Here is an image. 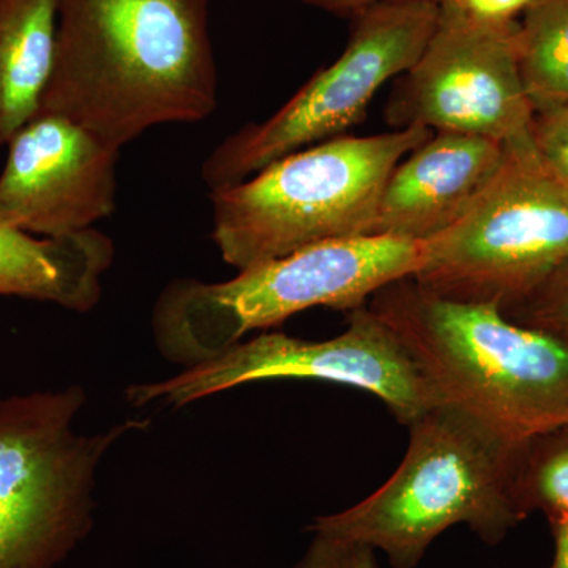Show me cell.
Returning a JSON list of instances; mask_svg holds the SVG:
<instances>
[{
	"label": "cell",
	"mask_w": 568,
	"mask_h": 568,
	"mask_svg": "<svg viewBox=\"0 0 568 568\" xmlns=\"http://www.w3.org/2000/svg\"><path fill=\"white\" fill-rule=\"evenodd\" d=\"M219 103L209 0H61L39 114H58L104 144L153 126L196 123Z\"/></svg>",
	"instance_id": "cell-1"
},
{
	"label": "cell",
	"mask_w": 568,
	"mask_h": 568,
	"mask_svg": "<svg viewBox=\"0 0 568 568\" xmlns=\"http://www.w3.org/2000/svg\"><path fill=\"white\" fill-rule=\"evenodd\" d=\"M446 403L519 444L568 426V346L495 305L462 304L413 278L369 301Z\"/></svg>",
	"instance_id": "cell-2"
},
{
	"label": "cell",
	"mask_w": 568,
	"mask_h": 568,
	"mask_svg": "<svg viewBox=\"0 0 568 568\" xmlns=\"http://www.w3.org/2000/svg\"><path fill=\"white\" fill-rule=\"evenodd\" d=\"M409 446L387 484L310 532L381 549L394 568H416L440 534L469 526L496 545L523 521L515 503L519 444L484 418L440 403L407 425Z\"/></svg>",
	"instance_id": "cell-3"
},
{
	"label": "cell",
	"mask_w": 568,
	"mask_h": 568,
	"mask_svg": "<svg viewBox=\"0 0 568 568\" xmlns=\"http://www.w3.org/2000/svg\"><path fill=\"white\" fill-rule=\"evenodd\" d=\"M424 250L425 242L358 235L253 265L227 282L174 280L153 306L155 345L166 361L189 368L305 310L354 312L388 284L414 276Z\"/></svg>",
	"instance_id": "cell-4"
},
{
	"label": "cell",
	"mask_w": 568,
	"mask_h": 568,
	"mask_svg": "<svg viewBox=\"0 0 568 568\" xmlns=\"http://www.w3.org/2000/svg\"><path fill=\"white\" fill-rule=\"evenodd\" d=\"M433 133L407 126L373 136L342 134L209 192L212 239L224 263L245 271L321 242L375 234L388 175Z\"/></svg>",
	"instance_id": "cell-5"
},
{
	"label": "cell",
	"mask_w": 568,
	"mask_h": 568,
	"mask_svg": "<svg viewBox=\"0 0 568 568\" xmlns=\"http://www.w3.org/2000/svg\"><path fill=\"white\" fill-rule=\"evenodd\" d=\"M80 386L0 399V568H55L93 528L97 474L112 447L149 420L84 435Z\"/></svg>",
	"instance_id": "cell-6"
},
{
	"label": "cell",
	"mask_w": 568,
	"mask_h": 568,
	"mask_svg": "<svg viewBox=\"0 0 568 568\" xmlns=\"http://www.w3.org/2000/svg\"><path fill=\"white\" fill-rule=\"evenodd\" d=\"M506 151L470 211L425 242L410 276L422 290L507 312L568 264V189L541 164L534 140Z\"/></svg>",
	"instance_id": "cell-7"
},
{
	"label": "cell",
	"mask_w": 568,
	"mask_h": 568,
	"mask_svg": "<svg viewBox=\"0 0 568 568\" xmlns=\"http://www.w3.org/2000/svg\"><path fill=\"white\" fill-rule=\"evenodd\" d=\"M439 2L379 3L351 17L349 41L338 59L313 74L271 118L248 123L204 160L209 192L246 181L310 145L342 136L365 118L377 91L402 77L435 32Z\"/></svg>",
	"instance_id": "cell-8"
},
{
	"label": "cell",
	"mask_w": 568,
	"mask_h": 568,
	"mask_svg": "<svg viewBox=\"0 0 568 568\" xmlns=\"http://www.w3.org/2000/svg\"><path fill=\"white\" fill-rule=\"evenodd\" d=\"M276 379L324 381L375 395L396 420L410 425L444 402L395 332L369 306L347 313L343 334L323 342L264 332L201 364L155 383L134 384V407L193 405L245 384Z\"/></svg>",
	"instance_id": "cell-9"
},
{
	"label": "cell",
	"mask_w": 568,
	"mask_h": 568,
	"mask_svg": "<svg viewBox=\"0 0 568 568\" xmlns=\"http://www.w3.org/2000/svg\"><path fill=\"white\" fill-rule=\"evenodd\" d=\"M517 22L481 24L439 6L432 39L396 82L387 121L398 129L473 134L504 145L532 140L519 77Z\"/></svg>",
	"instance_id": "cell-10"
},
{
	"label": "cell",
	"mask_w": 568,
	"mask_h": 568,
	"mask_svg": "<svg viewBox=\"0 0 568 568\" xmlns=\"http://www.w3.org/2000/svg\"><path fill=\"white\" fill-rule=\"evenodd\" d=\"M121 151L58 114H37L7 144L0 224L40 237L92 230L111 216Z\"/></svg>",
	"instance_id": "cell-11"
},
{
	"label": "cell",
	"mask_w": 568,
	"mask_h": 568,
	"mask_svg": "<svg viewBox=\"0 0 568 568\" xmlns=\"http://www.w3.org/2000/svg\"><path fill=\"white\" fill-rule=\"evenodd\" d=\"M506 145L473 134L435 132L388 175L375 234L428 242L458 223L506 160Z\"/></svg>",
	"instance_id": "cell-12"
},
{
	"label": "cell",
	"mask_w": 568,
	"mask_h": 568,
	"mask_svg": "<svg viewBox=\"0 0 568 568\" xmlns=\"http://www.w3.org/2000/svg\"><path fill=\"white\" fill-rule=\"evenodd\" d=\"M114 256V241L95 227L51 239L0 224V295L89 313Z\"/></svg>",
	"instance_id": "cell-13"
},
{
	"label": "cell",
	"mask_w": 568,
	"mask_h": 568,
	"mask_svg": "<svg viewBox=\"0 0 568 568\" xmlns=\"http://www.w3.org/2000/svg\"><path fill=\"white\" fill-rule=\"evenodd\" d=\"M61 0H0V148L40 111Z\"/></svg>",
	"instance_id": "cell-14"
},
{
	"label": "cell",
	"mask_w": 568,
	"mask_h": 568,
	"mask_svg": "<svg viewBox=\"0 0 568 568\" xmlns=\"http://www.w3.org/2000/svg\"><path fill=\"white\" fill-rule=\"evenodd\" d=\"M515 47L534 114L568 106V0H537L518 21Z\"/></svg>",
	"instance_id": "cell-15"
},
{
	"label": "cell",
	"mask_w": 568,
	"mask_h": 568,
	"mask_svg": "<svg viewBox=\"0 0 568 568\" xmlns=\"http://www.w3.org/2000/svg\"><path fill=\"white\" fill-rule=\"evenodd\" d=\"M511 487L523 518L537 510L547 517L568 514V426L519 448Z\"/></svg>",
	"instance_id": "cell-16"
},
{
	"label": "cell",
	"mask_w": 568,
	"mask_h": 568,
	"mask_svg": "<svg viewBox=\"0 0 568 568\" xmlns=\"http://www.w3.org/2000/svg\"><path fill=\"white\" fill-rule=\"evenodd\" d=\"M503 313L514 323L555 336L568 346V264Z\"/></svg>",
	"instance_id": "cell-17"
},
{
	"label": "cell",
	"mask_w": 568,
	"mask_h": 568,
	"mask_svg": "<svg viewBox=\"0 0 568 568\" xmlns=\"http://www.w3.org/2000/svg\"><path fill=\"white\" fill-rule=\"evenodd\" d=\"M532 140L541 164L568 189V106L536 115Z\"/></svg>",
	"instance_id": "cell-18"
},
{
	"label": "cell",
	"mask_w": 568,
	"mask_h": 568,
	"mask_svg": "<svg viewBox=\"0 0 568 568\" xmlns=\"http://www.w3.org/2000/svg\"><path fill=\"white\" fill-rule=\"evenodd\" d=\"M295 568H379L375 549L313 534L312 544Z\"/></svg>",
	"instance_id": "cell-19"
},
{
	"label": "cell",
	"mask_w": 568,
	"mask_h": 568,
	"mask_svg": "<svg viewBox=\"0 0 568 568\" xmlns=\"http://www.w3.org/2000/svg\"><path fill=\"white\" fill-rule=\"evenodd\" d=\"M537 0H439V6L455 10L467 20L481 24L517 22Z\"/></svg>",
	"instance_id": "cell-20"
},
{
	"label": "cell",
	"mask_w": 568,
	"mask_h": 568,
	"mask_svg": "<svg viewBox=\"0 0 568 568\" xmlns=\"http://www.w3.org/2000/svg\"><path fill=\"white\" fill-rule=\"evenodd\" d=\"M298 2L328 11V13L354 17V14L361 13L369 7L379 6V3L424 2V0H298ZM433 2H439V0H433Z\"/></svg>",
	"instance_id": "cell-21"
},
{
	"label": "cell",
	"mask_w": 568,
	"mask_h": 568,
	"mask_svg": "<svg viewBox=\"0 0 568 568\" xmlns=\"http://www.w3.org/2000/svg\"><path fill=\"white\" fill-rule=\"evenodd\" d=\"M547 518L555 540V556L548 568H568V514L560 511Z\"/></svg>",
	"instance_id": "cell-22"
}]
</instances>
